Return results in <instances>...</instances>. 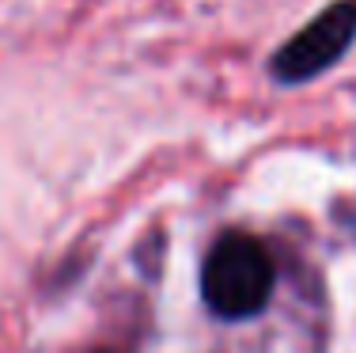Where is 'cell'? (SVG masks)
<instances>
[{
  "mask_svg": "<svg viewBox=\"0 0 356 353\" xmlns=\"http://www.w3.org/2000/svg\"><path fill=\"white\" fill-rule=\"evenodd\" d=\"M201 292L220 319L258 315L273 292V262L266 247L243 232L220 235L201 270Z\"/></svg>",
  "mask_w": 356,
  "mask_h": 353,
  "instance_id": "obj_1",
  "label": "cell"
},
{
  "mask_svg": "<svg viewBox=\"0 0 356 353\" xmlns=\"http://www.w3.org/2000/svg\"><path fill=\"white\" fill-rule=\"evenodd\" d=\"M356 38V0L326 8L318 19H311L300 35H292L273 57V77L284 84L311 80L326 72Z\"/></svg>",
  "mask_w": 356,
  "mask_h": 353,
  "instance_id": "obj_2",
  "label": "cell"
}]
</instances>
